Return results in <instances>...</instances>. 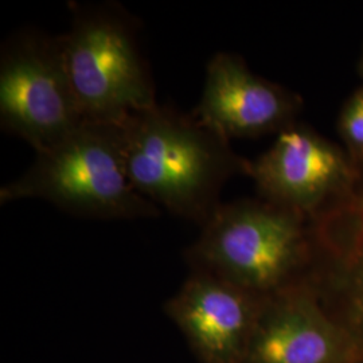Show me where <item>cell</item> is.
I'll use <instances>...</instances> for the list:
<instances>
[{
	"instance_id": "cell-1",
	"label": "cell",
	"mask_w": 363,
	"mask_h": 363,
	"mask_svg": "<svg viewBox=\"0 0 363 363\" xmlns=\"http://www.w3.org/2000/svg\"><path fill=\"white\" fill-rule=\"evenodd\" d=\"M127 169L135 189L159 208L203 226L222 205L225 183L250 162L193 113L156 105L124 121Z\"/></svg>"
},
{
	"instance_id": "cell-2",
	"label": "cell",
	"mask_w": 363,
	"mask_h": 363,
	"mask_svg": "<svg viewBox=\"0 0 363 363\" xmlns=\"http://www.w3.org/2000/svg\"><path fill=\"white\" fill-rule=\"evenodd\" d=\"M42 199L96 220L152 218L160 208L132 184L124 123L84 121L0 189V203Z\"/></svg>"
},
{
	"instance_id": "cell-3",
	"label": "cell",
	"mask_w": 363,
	"mask_h": 363,
	"mask_svg": "<svg viewBox=\"0 0 363 363\" xmlns=\"http://www.w3.org/2000/svg\"><path fill=\"white\" fill-rule=\"evenodd\" d=\"M70 27L58 35L79 109L86 121L124 123L157 105L136 19L123 6L69 3Z\"/></svg>"
},
{
	"instance_id": "cell-4",
	"label": "cell",
	"mask_w": 363,
	"mask_h": 363,
	"mask_svg": "<svg viewBox=\"0 0 363 363\" xmlns=\"http://www.w3.org/2000/svg\"><path fill=\"white\" fill-rule=\"evenodd\" d=\"M308 220L264 199L222 203L187 249L191 271L265 298L296 284L310 253Z\"/></svg>"
},
{
	"instance_id": "cell-5",
	"label": "cell",
	"mask_w": 363,
	"mask_h": 363,
	"mask_svg": "<svg viewBox=\"0 0 363 363\" xmlns=\"http://www.w3.org/2000/svg\"><path fill=\"white\" fill-rule=\"evenodd\" d=\"M84 121L60 38L30 28L7 39L0 55L1 130L40 154Z\"/></svg>"
},
{
	"instance_id": "cell-6",
	"label": "cell",
	"mask_w": 363,
	"mask_h": 363,
	"mask_svg": "<svg viewBox=\"0 0 363 363\" xmlns=\"http://www.w3.org/2000/svg\"><path fill=\"white\" fill-rule=\"evenodd\" d=\"M249 177L261 199L310 220L352 177L350 157L304 125L291 124L253 163Z\"/></svg>"
},
{
	"instance_id": "cell-7",
	"label": "cell",
	"mask_w": 363,
	"mask_h": 363,
	"mask_svg": "<svg viewBox=\"0 0 363 363\" xmlns=\"http://www.w3.org/2000/svg\"><path fill=\"white\" fill-rule=\"evenodd\" d=\"M355 340L300 281L265 296L242 363H350Z\"/></svg>"
},
{
	"instance_id": "cell-8",
	"label": "cell",
	"mask_w": 363,
	"mask_h": 363,
	"mask_svg": "<svg viewBox=\"0 0 363 363\" xmlns=\"http://www.w3.org/2000/svg\"><path fill=\"white\" fill-rule=\"evenodd\" d=\"M300 100L292 91L255 74L237 54L208 60L203 91L191 112L226 140L259 138L295 123Z\"/></svg>"
},
{
	"instance_id": "cell-9",
	"label": "cell",
	"mask_w": 363,
	"mask_h": 363,
	"mask_svg": "<svg viewBox=\"0 0 363 363\" xmlns=\"http://www.w3.org/2000/svg\"><path fill=\"white\" fill-rule=\"evenodd\" d=\"M262 298L203 271H191L166 313L202 363H242Z\"/></svg>"
},
{
	"instance_id": "cell-10",
	"label": "cell",
	"mask_w": 363,
	"mask_h": 363,
	"mask_svg": "<svg viewBox=\"0 0 363 363\" xmlns=\"http://www.w3.org/2000/svg\"><path fill=\"white\" fill-rule=\"evenodd\" d=\"M310 234L337 259V286L349 320L363 337V163H352V177L311 218Z\"/></svg>"
},
{
	"instance_id": "cell-11",
	"label": "cell",
	"mask_w": 363,
	"mask_h": 363,
	"mask_svg": "<svg viewBox=\"0 0 363 363\" xmlns=\"http://www.w3.org/2000/svg\"><path fill=\"white\" fill-rule=\"evenodd\" d=\"M340 135L350 151L351 163H363V88L351 96L342 111Z\"/></svg>"
},
{
	"instance_id": "cell-12",
	"label": "cell",
	"mask_w": 363,
	"mask_h": 363,
	"mask_svg": "<svg viewBox=\"0 0 363 363\" xmlns=\"http://www.w3.org/2000/svg\"><path fill=\"white\" fill-rule=\"evenodd\" d=\"M361 73H362V76H363V60H362V65H361Z\"/></svg>"
}]
</instances>
